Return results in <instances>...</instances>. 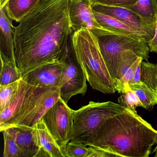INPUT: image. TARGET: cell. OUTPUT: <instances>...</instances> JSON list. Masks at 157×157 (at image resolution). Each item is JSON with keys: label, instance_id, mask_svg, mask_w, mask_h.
I'll list each match as a JSON object with an SVG mask.
<instances>
[{"label": "cell", "instance_id": "obj_1", "mask_svg": "<svg viewBox=\"0 0 157 157\" xmlns=\"http://www.w3.org/2000/svg\"><path fill=\"white\" fill-rule=\"evenodd\" d=\"M72 34L68 0H41L14 28L15 59L22 77L59 60Z\"/></svg>", "mask_w": 157, "mask_h": 157}, {"label": "cell", "instance_id": "obj_2", "mask_svg": "<svg viewBox=\"0 0 157 157\" xmlns=\"http://www.w3.org/2000/svg\"><path fill=\"white\" fill-rule=\"evenodd\" d=\"M157 136V130L135 109L126 107L123 113L107 119L86 145L117 157H149Z\"/></svg>", "mask_w": 157, "mask_h": 157}, {"label": "cell", "instance_id": "obj_3", "mask_svg": "<svg viewBox=\"0 0 157 157\" xmlns=\"http://www.w3.org/2000/svg\"><path fill=\"white\" fill-rule=\"evenodd\" d=\"M72 47L91 87L103 93L116 92L113 80L101 54L98 39L87 29L72 33Z\"/></svg>", "mask_w": 157, "mask_h": 157}, {"label": "cell", "instance_id": "obj_4", "mask_svg": "<svg viewBox=\"0 0 157 157\" xmlns=\"http://www.w3.org/2000/svg\"><path fill=\"white\" fill-rule=\"evenodd\" d=\"M90 31L98 39L101 54L113 80L115 78L117 65L124 52L130 50L147 61L149 58V48L145 41L103 28Z\"/></svg>", "mask_w": 157, "mask_h": 157}, {"label": "cell", "instance_id": "obj_5", "mask_svg": "<svg viewBox=\"0 0 157 157\" xmlns=\"http://www.w3.org/2000/svg\"><path fill=\"white\" fill-rule=\"evenodd\" d=\"M125 109L124 105L113 101H90L78 110H74L71 141L86 145L107 119L123 113Z\"/></svg>", "mask_w": 157, "mask_h": 157}, {"label": "cell", "instance_id": "obj_6", "mask_svg": "<svg viewBox=\"0 0 157 157\" xmlns=\"http://www.w3.org/2000/svg\"><path fill=\"white\" fill-rule=\"evenodd\" d=\"M44 90V88L33 86L20 79L12 101L7 108L0 112V131L16 125L34 108Z\"/></svg>", "mask_w": 157, "mask_h": 157}, {"label": "cell", "instance_id": "obj_7", "mask_svg": "<svg viewBox=\"0 0 157 157\" xmlns=\"http://www.w3.org/2000/svg\"><path fill=\"white\" fill-rule=\"evenodd\" d=\"M73 111L60 97L42 118L66 157V147L71 140L73 133Z\"/></svg>", "mask_w": 157, "mask_h": 157}, {"label": "cell", "instance_id": "obj_8", "mask_svg": "<svg viewBox=\"0 0 157 157\" xmlns=\"http://www.w3.org/2000/svg\"><path fill=\"white\" fill-rule=\"evenodd\" d=\"M59 60L64 65L59 95L60 98L67 103L70 99L74 95H85L87 90V78L83 68L75 55L71 37Z\"/></svg>", "mask_w": 157, "mask_h": 157}, {"label": "cell", "instance_id": "obj_9", "mask_svg": "<svg viewBox=\"0 0 157 157\" xmlns=\"http://www.w3.org/2000/svg\"><path fill=\"white\" fill-rule=\"evenodd\" d=\"M64 65L60 60L48 63L34 69L24 75L22 79L36 87L60 89Z\"/></svg>", "mask_w": 157, "mask_h": 157}, {"label": "cell", "instance_id": "obj_10", "mask_svg": "<svg viewBox=\"0 0 157 157\" xmlns=\"http://www.w3.org/2000/svg\"><path fill=\"white\" fill-rule=\"evenodd\" d=\"M71 25L74 32L102 28L95 19L90 0H68Z\"/></svg>", "mask_w": 157, "mask_h": 157}, {"label": "cell", "instance_id": "obj_11", "mask_svg": "<svg viewBox=\"0 0 157 157\" xmlns=\"http://www.w3.org/2000/svg\"><path fill=\"white\" fill-rule=\"evenodd\" d=\"M16 141L20 157H36L40 151L36 127L17 126L5 129Z\"/></svg>", "mask_w": 157, "mask_h": 157}, {"label": "cell", "instance_id": "obj_12", "mask_svg": "<svg viewBox=\"0 0 157 157\" xmlns=\"http://www.w3.org/2000/svg\"><path fill=\"white\" fill-rule=\"evenodd\" d=\"M96 21L104 29L148 43L153 35L139 28L120 21L111 16L94 11Z\"/></svg>", "mask_w": 157, "mask_h": 157}, {"label": "cell", "instance_id": "obj_13", "mask_svg": "<svg viewBox=\"0 0 157 157\" xmlns=\"http://www.w3.org/2000/svg\"><path fill=\"white\" fill-rule=\"evenodd\" d=\"M92 8L94 11L111 16L120 21L139 28L154 36V33L147 23L140 16L127 8L105 6L98 4H93Z\"/></svg>", "mask_w": 157, "mask_h": 157}, {"label": "cell", "instance_id": "obj_14", "mask_svg": "<svg viewBox=\"0 0 157 157\" xmlns=\"http://www.w3.org/2000/svg\"><path fill=\"white\" fill-rule=\"evenodd\" d=\"M1 59L16 64L14 44V27L4 10L0 9Z\"/></svg>", "mask_w": 157, "mask_h": 157}, {"label": "cell", "instance_id": "obj_15", "mask_svg": "<svg viewBox=\"0 0 157 157\" xmlns=\"http://www.w3.org/2000/svg\"><path fill=\"white\" fill-rule=\"evenodd\" d=\"M36 127L40 148L36 157H66L42 119Z\"/></svg>", "mask_w": 157, "mask_h": 157}, {"label": "cell", "instance_id": "obj_16", "mask_svg": "<svg viewBox=\"0 0 157 157\" xmlns=\"http://www.w3.org/2000/svg\"><path fill=\"white\" fill-rule=\"evenodd\" d=\"M60 98L59 89L53 90L46 94L36 108L29 114L22 118L15 126L34 127L40 122L47 111Z\"/></svg>", "mask_w": 157, "mask_h": 157}, {"label": "cell", "instance_id": "obj_17", "mask_svg": "<svg viewBox=\"0 0 157 157\" xmlns=\"http://www.w3.org/2000/svg\"><path fill=\"white\" fill-rule=\"evenodd\" d=\"M41 0H8L2 9L12 21L20 23L31 13Z\"/></svg>", "mask_w": 157, "mask_h": 157}, {"label": "cell", "instance_id": "obj_18", "mask_svg": "<svg viewBox=\"0 0 157 157\" xmlns=\"http://www.w3.org/2000/svg\"><path fill=\"white\" fill-rule=\"evenodd\" d=\"M140 16L155 33L157 24V0H137L127 8Z\"/></svg>", "mask_w": 157, "mask_h": 157}, {"label": "cell", "instance_id": "obj_19", "mask_svg": "<svg viewBox=\"0 0 157 157\" xmlns=\"http://www.w3.org/2000/svg\"><path fill=\"white\" fill-rule=\"evenodd\" d=\"M130 89L135 92L143 105V108L151 111L157 104V93L143 82L129 84Z\"/></svg>", "mask_w": 157, "mask_h": 157}, {"label": "cell", "instance_id": "obj_20", "mask_svg": "<svg viewBox=\"0 0 157 157\" xmlns=\"http://www.w3.org/2000/svg\"><path fill=\"white\" fill-rule=\"evenodd\" d=\"M21 78V73L17 64L1 60L0 85L11 84Z\"/></svg>", "mask_w": 157, "mask_h": 157}, {"label": "cell", "instance_id": "obj_21", "mask_svg": "<svg viewBox=\"0 0 157 157\" xmlns=\"http://www.w3.org/2000/svg\"><path fill=\"white\" fill-rule=\"evenodd\" d=\"M140 80L157 93V64L142 60L140 65Z\"/></svg>", "mask_w": 157, "mask_h": 157}, {"label": "cell", "instance_id": "obj_22", "mask_svg": "<svg viewBox=\"0 0 157 157\" xmlns=\"http://www.w3.org/2000/svg\"><path fill=\"white\" fill-rule=\"evenodd\" d=\"M83 143L70 141L66 147L67 157H92L94 147Z\"/></svg>", "mask_w": 157, "mask_h": 157}, {"label": "cell", "instance_id": "obj_23", "mask_svg": "<svg viewBox=\"0 0 157 157\" xmlns=\"http://www.w3.org/2000/svg\"><path fill=\"white\" fill-rule=\"evenodd\" d=\"M19 81L11 84L0 85V112L8 107L17 91Z\"/></svg>", "mask_w": 157, "mask_h": 157}, {"label": "cell", "instance_id": "obj_24", "mask_svg": "<svg viewBox=\"0 0 157 157\" xmlns=\"http://www.w3.org/2000/svg\"><path fill=\"white\" fill-rule=\"evenodd\" d=\"M4 140L3 157H20V148L15 140L7 131H2Z\"/></svg>", "mask_w": 157, "mask_h": 157}, {"label": "cell", "instance_id": "obj_25", "mask_svg": "<svg viewBox=\"0 0 157 157\" xmlns=\"http://www.w3.org/2000/svg\"><path fill=\"white\" fill-rule=\"evenodd\" d=\"M118 103L129 109H136L137 107H143V105L136 94L132 90L122 94L117 99Z\"/></svg>", "mask_w": 157, "mask_h": 157}, {"label": "cell", "instance_id": "obj_26", "mask_svg": "<svg viewBox=\"0 0 157 157\" xmlns=\"http://www.w3.org/2000/svg\"><path fill=\"white\" fill-rule=\"evenodd\" d=\"M90 1L92 5L98 4L127 8L134 5L137 0H90Z\"/></svg>", "mask_w": 157, "mask_h": 157}, {"label": "cell", "instance_id": "obj_27", "mask_svg": "<svg viewBox=\"0 0 157 157\" xmlns=\"http://www.w3.org/2000/svg\"><path fill=\"white\" fill-rule=\"evenodd\" d=\"M150 52L157 53V24L153 38L147 43Z\"/></svg>", "mask_w": 157, "mask_h": 157}, {"label": "cell", "instance_id": "obj_28", "mask_svg": "<svg viewBox=\"0 0 157 157\" xmlns=\"http://www.w3.org/2000/svg\"><path fill=\"white\" fill-rule=\"evenodd\" d=\"M141 62L139 64L138 66L137 67L133 79L130 83L131 84L140 82V65H141Z\"/></svg>", "mask_w": 157, "mask_h": 157}, {"label": "cell", "instance_id": "obj_29", "mask_svg": "<svg viewBox=\"0 0 157 157\" xmlns=\"http://www.w3.org/2000/svg\"><path fill=\"white\" fill-rule=\"evenodd\" d=\"M8 1V0H0V9H2Z\"/></svg>", "mask_w": 157, "mask_h": 157}, {"label": "cell", "instance_id": "obj_30", "mask_svg": "<svg viewBox=\"0 0 157 157\" xmlns=\"http://www.w3.org/2000/svg\"><path fill=\"white\" fill-rule=\"evenodd\" d=\"M156 147H155V148H154V150L153 151V153H154L155 155H154V157H157V138H156Z\"/></svg>", "mask_w": 157, "mask_h": 157}, {"label": "cell", "instance_id": "obj_31", "mask_svg": "<svg viewBox=\"0 0 157 157\" xmlns=\"http://www.w3.org/2000/svg\"></svg>", "mask_w": 157, "mask_h": 157}]
</instances>
